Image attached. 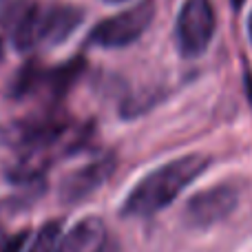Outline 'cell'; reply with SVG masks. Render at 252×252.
<instances>
[{
	"instance_id": "cell-1",
	"label": "cell",
	"mask_w": 252,
	"mask_h": 252,
	"mask_svg": "<svg viewBox=\"0 0 252 252\" xmlns=\"http://www.w3.org/2000/svg\"><path fill=\"white\" fill-rule=\"evenodd\" d=\"M210 166L206 155H184L159 168L151 170L126 195L122 210L124 217H151L168 208L201 173Z\"/></svg>"
},
{
	"instance_id": "cell-2",
	"label": "cell",
	"mask_w": 252,
	"mask_h": 252,
	"mask_svg": "<svg viewBox=\"0 0 252 252\" xmlns=\"http://www.w3.org/2000/svg\"><path fill=\"white\" fill-rule=\"evenodd\" d=\"M82 18V9L73 4H29L13 25V47L18 51L56 47L71 38Z\"/></svg>"
},
{
	"instance_id": "cell-3",
	"label": "cell",
	"mask_w": 252,
	"mask_h": 252,
	"mask_svg": "<svg viewBox=\"0 0 252 252\" xmlns=\"http://www.w3.org/2000/svg\"><path fill=\"white\" fill-rule=\"evenodd\" d=\"M155 18V2L153 0H142L106 20L97 22L91 29L89 42L102 49H122L133 44L144 35V31L151 27Z\"/></svg>"
},
{
	"instance_id": "cell-4",
	"label": "cell",
	"mask_w": 252,
	"mask_h": 252,
	"mask_svg": "<svg viewBox=\"0 0 252 252\" xmlns=\"http://www.w3.org/2000/svg\"><path fill=\"white\" fill-rule=\"evenodd\" d=\"M217 18L210 0H186L175 25V42L184 58H199L213 42Z\"/></svg>"
},
{
	"instance_id": "cell-5",
	"label": "cell",
	"mask_w": 252,
	"mask_h": 252,
	"mask_svg": "<svg viewBox=\"0 0 252 252\" xmlns=\"http://www.w3.org/2000/svg\"><path fill=\"white\" fill-rule=\"evenodd\" d=\"M115 166H118V157L113 153H102L95 159L71 170L60 182V201L62 204H80L82 199L91 197L102 184L109 182Z\"/></svg>"
},
{
	"instance_id": "cell-6",
	"label": "cell",
	"mask_w": 252,
	"mask_h": 252,
	"mask_svg": "<svg viewBox=\"0 0 252 252\" xmlns=\"http://www.w3.org/2000/svg\"><path fill=\"white\" fill-rule=\"evenodd\" d=\"M237 206V190L232 186H213L197 192L186 204L184 217L190 226L208 228L226 219Z\"/></svg>"
},
{
	"instance_id": "cell-7",
	"label": "cell",
	"mask_w": 252,
	"mask_h": 252,
	"mask_svg": "<svg viewBox=\"0 0 252 252\" xmlns=\"http://www.w3.org/2000/svg\"><path fill=\"white\" fill-rule=\"evenodd\" d=\"M106 244V226L100 217L80 219L75 226L69 228L58 244V252H102Z\"/></svg>"
},
{
	"instance_id": "cell-8",
	"label": "cell",
	"mask_w": 252,
	"mask_h": 252,
	"mask_svg": "<svg viewBox=\"0 0 252 252\" xmlns=\"http://www.w3.org/2000/svg\"><path fill=\"white\" fill-rule=\"evenodd\" d=\"M60 239H62V221L60 219H51V221L42 223L35 230L33 239H31L29 248L25 252H58Z\"/></svg>"
},
{
	"instance_id": "cell-9",
	"label": "cell",
	"mask_w": 252,
	"mask_h": 252,
	"mask_svg": "<svg viewBox=\"0 0 252 252\" xmlns=\"http://www.w3.org/2000/svg\"><path fill=\"white\" fill-rule=\"evenodd\" d=\"M29 0H0V29L7 25H16V20L22 16Z\"/></svg>"
},
{
	"instance_id": "cell-10",
	"label": "cell",
	"mask_w": 252,
	"mask_h": 252,
	"mask_svg": "<svg viewBox=\"0 0 252 252\" xmlns=\"http://www.w3.org/2000/svg\"><path fill=\"white\" fill-rule=\"evenodd\" d=\"M27 230H20L16 235H9L7 230L0 228V252H22L27 244Z\"/></svg>"
},
{
	"instance_id": "cell-11",
	"label": "cell",
	"mask_w": 252,
	"mask_h": 252,
	"mask_svg": "<svg viewBox=\"0 0 252 252\" xmlns=\"http://www.w3.org/2000/svg\"><path fill=\"white\" fill-rule=\"evenodd\" d=\"M106 2H126V0H106Z\"/></svg>"
}]
</instances>
